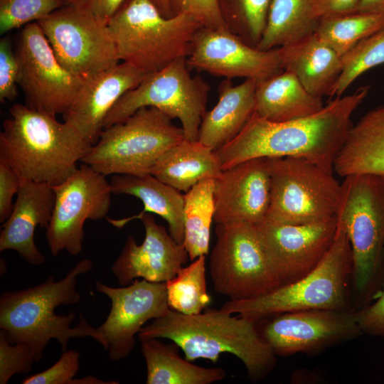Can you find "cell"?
I'll return each instance as SVG.
<instances>
[{
  "instance_id": "6da1fadb",
  "label": "cell",
  "mask_w": 384,
  "mask_h": 384,
  "mask_svg": "<svg viewBox=\"0 0 384 384\" xmlns=\"http://www.w3.org/2000/svg\"><path fill=\"white\" fill-rule=\"evenodd\" d=\"M370 87L335 97L310 116L274 122L255 112L240 132L215 151L225 170L259 157L306 159L334 174V164L352 126L351 117L363 102Z\"/></svg>"
},
{
  "instance_id": "7a4b0ae2",
  "label": "cell",
  "mask_w": 384,
  "mask_h": 384,
  "mask_svg": "<svg viewBox=\"0 0 384 384\" xmlns=\"http://www.w3.org/2000/svg\"><path fill=\"white\" fill-rule=\"evenodd\" d=\"M232 314L221 309L193 315L170 309L144 326L137 336L140 341L169 339L191 362L202 358L216 363L221 354H233L243 363L250 380L259 382L274 367L276 355L262 336L258 321Z\"/></svg>"
},
{
  "instance_id": "3957f363",
  "label": "cell",
  "mask_w": 384,
  "mask_h": 384,
  "mask_svg": "<svg viewBox=\"0 0 384 384\" xmlns=\"http://www.w3.org/2000/svg\"><path fill=\"white\" fill-rule=\"evenodd\" d=\"M92 144L56 116L16 103L0 132V161L21 180L55 186L78 167Z\"/></svg>"
},
{
  "instance_id": "277c9868",
  "label": "cell",
  "mask_w": 384,
  "mask_h": 384,
  "mask_svg": "<svg viewBox=\"0 0 384 384\" xmlns=\"http://www.w3.org/2000/svg\"><path fill=\"white\" fill-rule=\"evenodd\" d=\"M92 268L88 259L80 260L60 280L52 276L35 287L17 291H6L0 297V331L11 343H23L35 352L37 361L43 358L47 344L55 339L63 351L72 338L91 337L102 345L97 328L80 317L76 326L73 312L57 315L60 305L78 303L81 296L77 291L78 277Z\"/></svg>"
},
{
  "instance_id": "5b68a950",
  "label": "cell",
  "mask_w": 384,
  "mask_h": 384,
  "mask_svg": "<svg viewBox=\"0 0 384 384\" xmlns=\"http://www.w3.org/2000/svg\"><path fill=\"white\" fill-rule=\"evenodd\" d=\"M336 216L349 240L353 287L365 306L384 279V174L345 176Z\"/></svg>"
},
{
  "instance_id": "8992f818",
  "label": "cell",
  "mask_w": 384,
  "mask_h": 384,
  "mask_svg": "<svg viewBox=\"0 0 384 384\" xmlns=\"http://www.w3.org/2000/svg\"><path fill=\"white\" fill-rule=\"evenodd\" d=\"M119 60L146 74L187 58L197 31L193 16H164L152 0H127L108 22Z\"/></svg>"
},
{
  "instance_id": "52a82bcc",
  "label": "cell",
  "mask_w": 384,
  "mask_h": 384,
  "mask_svg": "<svg viewBox=\"0 0 384 384\" xmlns=\"http://www.w3.org/2000/svg\"><path fill=\"white\" fill-rule=\"evenodd\" d=\"M352 267L348 238L337 223L336 233L330 249L311 272L262 296L241 301L229 300L221 309L255 321L297 311L343 310Z\"/></svg>"
},
{
  "instance_id": "ba28073f",
  "label": "cell",
  "mask_w": 384,
  "mask_h": 384,
  "mask_svg": "<svg viewBox=\"0 0 384 384\" xmlns=\"http://www.w3.org/2000/svg\"><path fill=\"white\" fill-rule=\"evenodd\" d=\"M153 107L104 128L82 159L105 175L149 174L159 157L185 139L182 127Z\"/></svg>"
},
{
  "instance_id": "9c48e42d",
  "label": "cell",
  "mask_w": 384,
  "mask_h": 384,
  "mask_svg": "<svg viewBox=\"0 0 384 384\" xmlns=\"http://www.w3.org/2000/svg\"><path fill=\"white\" fill-rule=\"evenodd\" d=\"M186 58L176 59L161 70L148 74L126 92L105 117L103 129L122 122L142 107H155L181 124L185 139L196 141L210 90L201 76L192 77Z\"/></svg>"
},
{
  "instance_id": "30bf717a",
  "label": "cell",
  "mask_w": 384,
  "mask_h": 384,
  "mask_svg": "<svg viewBox=\"0 0 384 384\" xmlns=\"http://www.w3.org/2000/svg\"><path fill=\"white\" fill-rule=\"evenodd\" d=\"M215 235L209 270L216 292L231 301H241L262 296L282 285L255 225L217 224Z\"/></svg>"
},
{
  "instance_id": "8fae6325",
  "label": "cell",
  "mask_w": 384,
  "mask_h": 384,
  "mask_svg": "<svg viewBox=\"0 0 384 384\" xmlns=\"http://www.w3.org/2000/svg\"><path fill=\"white\" fill-rule=\"evenodd\" d=\"M267 159L271 197L266 218L297 225L336 215L341 183L334 174L302 158Z\"/></svg>"
},
{
  "instance_id": "7c38bea8",
  "label": "cell",
  "mask_w": 384,
  "mask_h": 384,
  "mask_svg": "<svg viewBox=\"0 0 384 384\" xmlns=\"http://www.w3.org/2000/svg\"><path fill=\"white\" fill-rule=\"evenodd\" d=\"M60 64L84 80L119 63L108 23L68 4L37 21Z\"/></svg>"
},
{
  "instance_id": "4fadbf2b",
  "label": "cell",
  "mask_w": 384,
  "mask_h": 384,
  "mask_svg": "<svg viewBox=\"0 0 384 384\" xmlns=\"http://www.w3.org/2000/svg\"><path fill=\"white\" fill-rule=\"evenodd\" d=\"M53 187L55 201L46 229L48 246L53 256L62 251L78 255L83 247L85 221L107 217L113 194L110 182L106 176L81 163L65 180Z\"/></svg>"
},
{
  "instance_id": "5bb4252c",
  "label": "cell",
  "mask_w": 384,
  "mask_h": 384,
  "mask_svg": "<svg viewBox=\"0 0 384 384\" xmlns=\"http://www.w3.org/2000/svg\"><path fill=\"white\" fill-rule=\"evenodd\" d=\"M14 51L18 64V85L26 105L54 116L63 114L83 80L60 64L38 22L23 26Z\"/></svg>"
},
{
  "instance_id": "9a60e30c",
  "label": "cell",
  "mask_w": 384,
  "mask_h": 384,
  "mask_svg": "<svg viewBox=\"0 0 384 384\" xmlns=\"http://www.w3.org/2000/svg\"><path fill=\"white\" fill-rule=\"evenodd\" d=\"M97 292L106 295L111 308L105 322L97 328L102 346L113 361L127 358L135 347V336L151 319L164 316L171 309L166 282L135 279L129 285L113 287L97 281Z\"/></svg>"
},
{
  "instance_id": "2e32d148",
  "label": "cell",
  "mask_w": 384,
  "mask_h": 384,
  "mask_svg": "<svg viewBox=\"0 0 384 384\" xmlns=\"http://www.w3.org/2000/svg\"><path fill=\"white\" fill-rule=\"evenodd\" d=\"M274 316L260 331L276 356L317 353L362 334L356 313L346 309H310Z\"/></svg>"
},
{
  "instance_id": "e0dca14e",
  "label": "cell",
  "mask_w": 384,
  "mask_h": 384,
  "mask_svg": "<svg viewBox=\"0 0 384 384\" xmlns=\"http://www.w3.org/2000/svg\"><path fill=\"white\" fill-rule=\"evenodd\" d=\"M256 228L281 284L293 282L316 268L330 249L336 216L318 223L284 224L265 218Z\"/></svg>"
},
{
  "instance_id": "ac0fdd59",
  "label": "cell",
  "mask_w": 384,
  "mask_h": 384,
  "mask_svg": "<svg viewBox=\"0 0 384 384\" xmlns=\"http://www.w3.org/2000/svg\"><path fill=\"white\" fill-rule=\"evenodd\" d=\"M190 69L225 79L245 78L257 82L283 71L277 48L252 47L228 30L201 27L186 58Z\"/></svg>"
},
{
  "instance_id": "d6986e66",
  "label": "cell",
  "mask_w": 384,
  "mask_h": 384,
  "mask_svg": "<svg viewBox=\"0 0 384 384\" xmlns=\"http://www.w3.org/2000/svg\"><path fill=\"white\" fill-rule=\"evenodd\" d=\"M137 219L144 225L143 242L139 245L133 236H128L111 270L122 286L137 279L166 282L187 262L188 253L183 245L176 242L152 215L146 213Z\"/></svg>"
},
{
  "instance_id": "ffe728a7",
  "label": "cell",
  "mask_w": 384,
  "mask_h": 384,
  "mask_svg": "<svg viewBox=\"0 0 384 384\" xmlns=\"http://www.w3.org/2000/svg\"><path fill=\"white\" fill-rule=\"evenodd\" d=\"M270 197L268 159L240 162L223 170L215 179L214 222H247L256 225L266 218Z\"/></svg>"
},
{
  "instance_id": "44dd1931",
  "label": "cell",
  "mask_w": 384,
  "mask_h": 384,
  "mask_svg": "<svg viewBox=\"0 0 384 384\" xmlns=\"http://www.w3.org/2000/svg\"><path fill=\"white\" fill-rule=\"evenodd\" d=\"M147 75L132 64L122 62L84 79L71 105L63 114L64 122L92 145L114 105Z\"/></svg>"
},
{
  "instance_id": "7402d4cb",
  "label": "cell",
  "mask_w": 384,
  "mask_h": 384,
  "mask_svg": "<svg viewBox=\"0 0 384 384\" xmlns=\"http://www.w3.org/2000/svg\"><path fill=\"white\" fill-rule=\"evenodd\" d=\"M53 187L45 183L21 180L14 208L3 223L0 234V251L15 250L26 262L39 265L44 255L34 241L36 228L47 229L55 206Z\"/></svg>"
},
{
  "instance_id": "603a6c76",
  "label": "cell",
  "mask_w": 384,
  "mask_h": 384,
  "mask_svg": "<svg viewBox=\"0 0 384 384\" xmlns=\"http://www.w3.org/2000/svg\"><path fill=\"white\" fill-rule=\"evenodd\" d=\"M113 194L129 195L141 200L143 210L137 215L122 219L105 218L117 228L137 219L144 213L159 215L169 226V232L175 241L183 243L184 195L177 189L164 183L151 174L140 175H113L110 181Z\"/></svg>"
},
{
  "instance_id": "cb8c5ba5",
  "label": "cell",
  "mask_w": 384,
  "mask_h": 384,
  "mask_svg": "<svg viewBox=\"0 0 384 384\" xmlns=\"http://www.w3.org/2000/svg\"><path fill=\"white\" fill-rule=\"evenodd\" d=\"M257 82L245 79L235 86L230 79L223 80L217 104L202 117L197 140L214 151L233 140L255 112Z\"/></svg>"
},
{
  "instance_id": "d4e9b609",
  "label": "cell",
  "mask_w": 384,
  "mask_h": 384,
  "mask_svg": "<svg viewBox=\"0 0 384 384\" xmlns=\"http://www.w3.org/2000/svg\"><path fill=\"white\" fill-rule=\"evenodd\" d=\"M283 70L293 73L312 95H330L342 70L341 57L315 33L277 48Z\"/></svg>"
},
{
  "instance_id": "484cf974",
  "label": "cell",
  "mask_w": 384,
  "mask_h": 384,
  "mask_svg": "<svg viewBox=\"0 0 384 384\" xmlns=\"http://www.w3.org/2000/svg\"><path fill=\"white\" fill-rule=\"evenodd\" d=\"M334 172L342 177L384 174V105L368 112L351 127L335 159Z\"/></svg>"
},
{
  "instance_id": "4316f807",
  "label": "cell",
  "mask_w": 384,
  "mask_h": 384,
  "mask_svg": "<svg viewBox=\"0 0 384 384\" xmlns=\"http://www.w3.org/2000/svg\"><path fill=\"white\" fill-rule=\"evenodd\" d=\"M222 173L215 151L198 140L186 139L166 151L149 171L161 181L183 192L203 179H217Z\"/></svg>"
},
{
  "instance_id": "83f0119b",
  "label": "cell",
  "mask_w": 384,
  "mask_h": 384,
  "mask_svg": "<svg viewBox=\"0 0 384 384\" xmlns=\"http://www.w3.org/2000/svg\"><path fill=\"white\" fill-rule=\"evenodd\" d=\"M324 107L321 98L310 94L289 71L257 82L255 112L269 121L282 122L306 117Z\"/></svg>"
},
{
  "instance_id": "f1b7e54d",
  "label": "cell",
  "mask_w": 384,
  "mask_h": 384,
  "mask_svg": "<svg viewBox=\"0 0 384 384\" xmlns=\"http://www.w3.org/2000/svg\"><path fill=\"white\" fill-rule=\"evenodd\" d=\"M140 341L147 384H210L226 376L223 368H203L181 358L174 342L164 343L157 338Z\"/></svg>"
},
{
  "instance_id": "f546056e",
  "label": "cell",
  "mask_w": 384,
  "mask_h": 384,
  "mask_svg": "<svg viewBox=\"0 0 384 384\" xmlns=\"http://www.w3.org/2000/svg\"><path fill=\"white\" fill-rule=\"evenodd\" d=\"M319 19L314 0H270L266 26L257 48L268 50L315 33Z\"/></svg>"
},
{
  "instance_id": "4dcf8cb0",
  "label": "cell",
  "mask_w": 384,
  "mask_h": 384,
  "mask_svg": "<svg viewBox=\"0 0 384 384\" xmlns=\"http://www.w3.org/2000/svg\"><path fill=\"white\" fill-rule=\"evenodd\" d=\"M215 179L206 178L184 195L183 246L193 261L209 250L210 228L215 215Z\"/></svg>"
},
{
  "instance_id": "1f68e13d",
  "label": "cell",
  "mask_w": 384,
  "mask_h": 384,
  "mask_svg": "<svg viewBox=\"0 0 384 384\" xmlns=\"http://www.w3.org/2000/svg\"><path fill=\"white\" fill-rule=\"evenodd\" d=\"M383 27V15L356 12L320 18L314 33L341 57Z\"/></svg>"
},
{
  "instance_id": "d6a6232c",
  "label": "cell",
  "mask_w": 384,
  "mask_h": 384,
  "mask_svg": "<svg viewBox=\"0 0 384 384\" xmlns=\"http://www.w3.org/2000/svg\"><path fill=\"white\" fill-rule=\"evenodd\" d=\"M166 285L171 309L186 315L201 313L210 302L206 287V255L182 267Z\"/></svg>"
},
{
  "instance_id": "836d02e7",
  "label": "cell",
  "mask_w": 384,
  "mask_h": 384,
  "mask_svg": "<svg viewBox=\"0 0 384 384\" xmlns=\"http://www.w3.org/2000/svg\"><path fill=\"white\" fill-rule=\"evenodd\" d=\"M227 29L257 48L266 26L270 0H218Z\"/></svg>"
},
{
  "instance_id": "e575fe53",
  "label": "cell",
  "mask_w": 384,
  "mask_h": 384,
  "mask_svg": "<svg viewBox=\"0 0 384 384\" xmlns=\"http://www.w3.org/2000/svg\"><path fill=\"white\" fill-rule=\"evenodd\" d=\"M342 70L330 93L341 97L361 75L384 63V27L363 39L341 56Z\"/></svg>"
},
{
  "instance_id": "d590c367",
  "label": "cell",
  "mask_w": 384,
  "mask_h": 384,
  "mask_svg": "<svg viewBox=\"0 0 384 384\" xmlns=\"http://www.w3.org/2000/svg\"><path fill=\"white\" fill-rule=\"evenodd\" d=\"M68 4L66 0H0V33L37 22Z\"/></svg>"
},
{
  "instance_id": "8d00e7d4",
  "label": "cell",
  "mask_w": 384,
  "mask_h": 384,
  "mask_svg": "<svg viewBox=\"0 0 384 384\" xmlns=\"http://www.w3.org/2000/svg\"><path fill=\"white\" fill-rule=\"evenodd\" d=\"M38 361L33 350L23 343H10L0 331V383L6 384L15 374L28 373Z\"/></svg>"
},
{
  "instance_id": "74e56055",
  "label": "cell",
  "mask_w": 384,
  "mask_h": 384,
  "mask_svg": "<svg viewBox=\"0 0 384 384\" xmlns=\"http://www.w3.org/2000/svg\"><path fill=\"white\" fill-rule=\"evenodd\" d=\"M169 4L172 16L188 14L194 17L203 27L227 29L218 0H169Z\"/></svg>"
},
{
  "instance_id": "f35d334b",
  "label": "cell",
  "mask_w": 384,
  "mask_h": 384,
  "mask_svg": "<svg viewBox=\"0 0 384 384\" xmlns=\"http://www.w3.org/2000/svg\"><path fill=\"white\" fill-rule=\"evenodd\" d=\"M80 368V353L65 351L58 361L43 372L26 377L23 384H75Z\"/></svg>"
},
{
  "instance_id": "ab89813d",
  "label": "cell",
  "mask_w": 384,
  "mask_h": 384,
  "mask_svg": "<svg viewBox=\"0 0 384 384\" xmlns=\"http://www.w3.org/2000/svg\"><path fill=\"white\" fill-rule=\"evenodd\" d=\"M18 64L10 39L0 41V101H14L18 96Z\"/></svg>"
},
{
  "instance_id": "60d3db41",
  "label": "cell",
  "mask_w": 384,
  "mask_h": 384,
  "mask_svg": "<svg viewBox=\"0 0 384 384\" xmlns=\"http://www.w3.org/2000/svg\"><path fill=\"white\" fill-rule=\"evenodd\" d=\"M356 313L362 334L384 337V279L376 301Z\"/></svg>"
},
{
  "instance_id": "b9f144b4",
  "label": "cell",
  "mask_w": 384,
  "mask_h": 384,
  "mask_svg": "<svg viewBox=\"0 0 384 384\" xmlns=\"http://www.w3.org/2000/svg\"><path fill=\"white\" fill-rule=\"evenodd\" d=\"M21 179L14 169L0 161V222L4 223L11 215L17 195Z\"/></svg>"
},
{
  "instance_id": "7bdbcfd3",
  "label": "cell",
  "mask_w": 384,
  "mask_h": 384,
  "mask_svg": "<svg viewBox=\"0 0 384 384\" xmlns=\"http://www.w3.org/2000/svg\"><path fill=\"white\" fill-rule=\"evenodd\" d=\"M127 0H74L73 4L86 10L97 19L108 23Z\"/></svg>"
},
{
  "instance_id": "ee69618b",
  "label": "cell",
  "mask_w": 384,
  "mask_h": 384,
  "mask_svg": "<svg viewBox=\"0 0 384 384\" xmlns=\"http://www.w3.org/2000/svg\"><path fill=\"white\" fill-rule=\"evenodd\" d=\"M358 0H314V13L320 19L356 13Z\"/></svg>"
},
{
  "instance_id": "f6af8a7d",
  "label": "cell",
  "mask_w": 384,
  "mask_h": 384,
  "mask_svg": "<svg viewBox=\"0 0 384 384\" xmlns=\"http://www.w3.org/2000/svg\"><path fill=\"white\" fill-rule=\"evenodd\" d=\"M357 12L384 16V0H358Z\"/></svg>"
},
{
  "instance_id": "bcb514c9",
  "label": "cell",
  "mask_w": 384,
  "mask_h": 384,
  "mask_svg": "<svg viewBox=\"0 0 384 384\" xmlns=\"http://www.w3.org/2000/svg\"><path fill=\"white\" fill-rule=\"evenodd\" d=\"M152 1L164 16L166 18L172 17L169 0H152Z\"/></svg>"
},
{
  "instance_id": "7dc6e473",
  "label": "cell",
  "mask_w": 384,
  "mask_h": 384,
  "mask_svg": "<svg viewBox=\"0 0 384 384\" xmlns=\"http://www.w3.org/2000/svg\"><path fill=\"white\" fill-rule=\"evenodd\" d=\"M68 1V4H72L73 3L74 0H66Z\"/></svg>"
}]
</instances>
